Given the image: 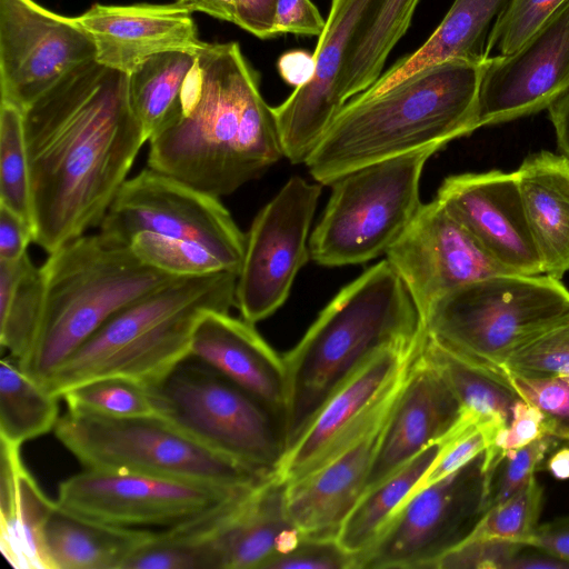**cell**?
I'll return each mask as SVG.
<instances>
[{
	"label": "cell",
	"mask_w": 569,
	"mask_h": 569,
	"mask_svg": "<svg viewBox=\"0 0 569 569\" xmlns=\"http://www.w3.org/2000/svg\"><path fill=\"white\" fill-rule=\"evenodd\" d=\"M283 157L274 110L239 44L206 42L174 117L149 140L148 167L220 198Z\"/></svg>",
	"instance_id": "2"
},
{
	"label": "cell",
	"mask_w": 569,
	"mask_h": 569,
	"mask_svg": "<svg viewBox=\"0 0 569 569\" xmlns=\"http://www.w3.org/2000/svg\"><path fill=\"white\" fill-rule=\"evenodd\" d=\"M383 0H332L325 29L313 52L312 78L297 87L278 107L284 158L305 163L345 107L338 96L350 44Z\"/></svg>",
	"instance_id": "19"
},
{
	"label": "cell",
	"mask_w": 569,
	"mask_h": 569,
	"mask_svg": "<svg viewBox=\"0 0 569 569\" xmlns=\"http://www.w3.org/2000/svg\"><path fill=\"white\" fill-rule=\"evenodd\" d=\"M461 411L451 388L421 349L382 429L366 491L425 448L440 441L456 425Z\"/></svg>",
	"instance_id": "22"
},
{
	"label": "cell",
	"mask_w": 569,
	"mask_h": 569,
	"mask_svg": "<svg viewBox=\"0 0 569 569\" xmlns=\"http://www.w3.org/2000/svg\"><path fill=\"white\" fill-rule=\"evenodd\" d=\"M44 278L28 252L0 261V346L20 362L30 351L41 320Z\"/></svg>",
	"instance_id": "32"
},
{
	"label": "cell",
	"mask_w": 569,
	"mask_h": 569,
	"mask_svg": "<svg viewBox=\"0 0 569 569\" xmlns=\"http://www.w3.org/2000/svg\"><path fill=\"white\" fill-rule=\"evenodd\" d=\"M562 569L569 568V562L556 558L537 548L525 546L509 562L507 569Z\"/></svg>",
	"instance_id": "52"
},
{
	"label": "cell",
	"mask_w": 569,
	"mask_h": 569,
	"mask_svg": "<svg viewBox=\"0 0 569 569\" xmlns=\"http://www.w3.org/2000/svg\"><path fill=\"white\" fill-rule=\"evenodd\" d=\"M567 0H508L488 37L486 54L521 47Z\"/></svg>",
	"instance_id": "40"
},
{
	"label": "cell",
	"mask_w": 569,
	"mask_h": 569,
	"mask_svg": "<svg viewBox=\"0 0 569 569\" xmlns=\"http://www.w3.org/2000/svg\"><path fill=\"white\" fill-rule=\"evenodd\" d=\"M569 320V289L546 273H499L457 288L425 316L429 339L502 379L521 347Z\"/></svg>",
	"instance_id": "7"
},
{
	"label": "cell",
	"mask_w": 569,
	"mask_h": 569,
	"mask_svg": "<svg viewBox=\"0 0 569 569\" xmlns=\"http://www.w3.org/2000/svg\"><path fill=\"white\" fill-rule=\"evenodd\" d=\"M0 206L23 218L33 229L23 111L3 100L0 109Z\"/></svg>",
	"instance_id": "36"
},
{
	"label": "cell",
	"mask_w": 569,
	"mask_h": 569,
	"mask_svg": "<svg viewBox=\"0 0 569 569\" xmlns=\"http://www.w3.org/2000/svg\"><path fill=\"white\" fill-rule=\"evenodd\" d=\"M507 1L455 0L440 24L417 51L397 61L353 98H373L416 72L448 60L485 61L489 33Z\"/></svg>",
	"instance_id": "28"
},
{
	"label": "cell",
	"mask_w": 569,
	"mask_h": 569,
	"mask_svg": "<svg viewBox=\"0 0 569 569\" xmlns=\"http://www.w3.org/2000/svg\"><path fill=\"white\" fill-rule=\"evenodd\" d=\"M569 89V0L521 47L491 56L482 67L477 127L548 109Z\"/></svg>",
	"instance_id": "18"
},
{
	"label": "cell",
	"mask_w": 569,
	"mask_h": 569,
	"mask_svg": "<svg viewBox=\"0 0 569 569\" xmlns=\"http://www.w3.org/2000/svg\"><path fill=\"white\" fill-rule=\"evenodd\" d=\"M251 488L227 489L174 478L84 469L59 483L56 501L106 525L166 530L199 518Z\"/></svg>",
	"instance_id": "13"
},
{
	"label": "cell",
	"mask_w": 569,
	"mask_h": 569,
	"mask_svg": "<svg viewBox=\"0 0 569 569\" xmlns=\"http://www.w3.org/2000/svg\"><path fill=\"white\" fill-rule=\"evenodd\" d=\"M198 52L158 53L128 73L129 100L148 141L174 117Z\"/></svg>",
	"instance_id": "33"
},
{
	"label": "cell",
	"mask_w": 569,
	"mask_h": 569,
	"mask_svg": "<svg viewBox=\"0 0 569 569\" xmlns=\"http://www.w3.org/2000/svg\"><path fill=\"white\" fill-rule=\"evenodd\" d=\"M436 199L508 271L543 273L516 171L450 176L442 181Z\"/></svg>",
	"instance_id": "20"
},
{
	"label": "cell",
	"mask_w": 569,
	"mask_h": 569,
	"mask_svg": "<svg viewBox=\"0 0 569 569\" xmlns=\"http://www.w3.org/2000/svg\"><path fill=\"white\" fill-rule=\"evenodd\" d=\"M53 432L84 469L174 478L227 489L254 487L274 475L207 448L158 415L107 417L67 411Z\"/></svg>",
	"instance_id": "8"
},
{
	"label": "cell",
	"mask_w": 569,
	"mask_h": 569,
	"mask_svg": "<svg viewBox=\"0 0 569 569\" xmlns=\"http://www.w3.org/2000/svg\"><path fill=\"white\" fill-rule=\"evenodd\" d=\"M386 259L403 281L423 319L443 295L510 272L436 198L421 203L387 250Z\"/></svg>",
	"instance_id": "17"
},
{
	"label": "cell",
	"mask_w": 569,
	"mask_h": 569,
	"mask_svg": "<svg viewBox=\"0 0 569 569\" xmlns=\"http://www.w3.org/2000/svg\"><path fill=\"white\" fill-rule=\"evenodd\" d=\"M485 61L448 60L379 96L349 100L305 161L312 179L331 186L361 167L469 136L478 129Z\"/></svg>",
	"instance_id": "4"
},
{
	"label": "cell",
	"mask_w": 569,
	"mask_h": 569,
	"mask_svg": "<svg viewBox=\"0 0 569 569\" xmlns=\"http://www.w3.org/2000/svg\"><path fill=\"white\" fill-rule=\"evenodd\" d=\"M278 0H176L189 11L207 13L250 32L260 39L276 37L274 17Z\"/></svg>",
	"instance_id": "43"
},
{
	"label": "cell",
	"mask_w": 569,
	"mask_h": 569,
	"mask_svg": "<svg viewBox=\"0 0 569 569\" xmlns=\"http://www.w3.org/2000/svg\"><path fill=\"white\" fill-rule=\"evenodd\" d=\"M483 452L449 476L410 495L357 569H433L460 543L487 509Z\"/></svg>",
	"instance_id": "12"
},
{
	"label": "cell",
	"mask_w": 569,
	"mask_h": 569,
	"mask_svg": "<svg viewBox=\"0 0 569 569\" xmlns=\"http://www.w3.org/2000/svg\"><path fill=\"white\" fill-rule=\"evenodd\" d=\"M503 372L527 377L569 378V320L531 340L505 363Z\"/></svg>",
	"instance_id": "42"
},
{
	"label": "cell",
	"mask_w": 569,
	"mask_h": 569,
	"mask_svg": "<svg viewBox=\"0 0 569 569\" xmlns=\"http://www.w3.org/2000/svg\"><path fill=\"white\" fill-rule=\"evenodd\" d=\"M60 398L27 375L11 356L0 361V440L22 446L54 429Z\"/></svg>",
	"instance_id": "34"
},
{
	"label": "cell",
	"mask_w": 569,
	"mask_h": 569,
	"mask_svg": "<svg viewBox=\"0 0 569 569\" xmlns=\"http://www.w3.org/2000/svg\"><path fill=\"white\" fill-rule=\"evenodd\" d=\"M426 148L356 169L330 187L327 207L310 233V259L323 267L359 264L386 254L421 206Z\"/></svg>",
	"instance_id": "10"
},
{
	"label": "cell",
	"mask_w": 569,
	"mask_h": 569,
	"mask_svg": "<svg viewBox=\"0 0 569 569\" xmlns=\"http://www.w3.org/2000/svg\"><path fill=\"white\" fill-rule=\"evenodd\" d=\"M238 274L220 271L178 278L104 322L51 376L46 388L61 398L71 388L103 377L149 385L190 353L193 330L209 311L234 307Z\"/></svg>",
	"instance_id": "6"
},
{
	"label": "cell",
	"mask_w": 569,
	"mask_h": 569,
	"mask_svg": "<svg viewBox=\"0 0 569 569\" xmlns=\"http://www.w3.org/2000/svg\"><path fill=\"white\" fill-rule=\"evenodd\" d=\"M153 531L106 525L56 501L44 525L43 546L50 569H121Z\"/></svg>",
	"instance_id": "29"
},
{
	"label": "cell",
	"mask_w": 569,
	"mask_h": 569,
	"mask_svg": "<svg viewBox=\"0 0 569 569\" xmlns=\"http://www.w3.org/2000/svg\"><path fill=\"white\" fill-rule=\"evenodd\" d=\"M543 489L532 477L516 495L489 507L465 539H501L527 546L539 525Z\"/></svg>",
	"instance_id": "39"
},
{
	"label": "cell",
	"mask_w": 569,
	"mask_h": 569,
	"mask_svg": "<svg viewBox=\"0 0 569 569\" xmlns=\"http://www.w3.org/2000/svg\"><path fill=\"white\" fill-rule=\"evenodd\" d=\"M278 70L286 82L296 88L300 87L308 82L313 76V54H309L302 50L286 52L278 61Z\"/></svg>",
	"instance_id": "50"
},
{
	"label": "cell",
	"mask_w": 569,
	"mask_h": 569,
	"mask_svg": "<svg viewBox=\"0 0 569 569\" xmlns=\"http://www.w3.org/2000/svg\"><path fill=\"white\" fill-rule=\"evenodd\" d=\"M502 379L520 399L543 416L546 433L569 445V382L558 377H527L503 372Z\"/></svg>",
	"instance_id": "41"
},
{
	"label": "cell",
	"mask_w": 569,
	"mask_h": 569,
	"mask_svg": "<svg viewBox=\"0 0 569 569\" xmlns=\"http://www.w3.org/2000/svg\"><path fill=\"white\" fill-rule=\"evenodd\" d=\"M547 469L558 480L569 479V447L553 452L547 461Z\"/></svg>",
	"instance_id": "53"
},
{
	"label": "cell",
	"mask_w": 569,
	"mask_h": 569,
	"mask_svg": "<svg viewBox=\"0 0 569 569\" xmlns=\"http://www.w3.org/2000/svg\"><path fill=\"white\" fill-rule=\"evenodd\" d=\"M300 536L287 512L286 483L274 472L249 492L223 526L222 569H264Z\"/></svg>",
	"instance_id": "26"
},
{
	"label": "cell",
	"mask_w": 569,
	"mask_h": 569,
	"mask_svg": "<svg viewBox=\"0 0 569 569\" xmlns=\"http://www.w3.org/2000/svg\"><path fill=\"white\" fill-rule=\"evenodd\" d=\"M33 242V229L23 218L0 206V261L19 259Z\"/></svg>",
	"instance_id": "48"
},
{
	"label": "cell",
	"mask_w": 569,
	"mask_h": 569,
	"mask_svg": "<svg viewBox=\"0 0 569 569\" xmlns=\"http://www.w3.org/2000/svg\"><path fill=\"white\" fill-rule=\"evenodd\" d=\"M44 302L28 355L18 362L47 386L54 371L104 322L178 278L142 263L129 243L102 232L80 236L41 266Z\"/></svg>",
	"instance_id": "5"
},
{
	"label": "cell",
	"mask_w": 569,
	"mask_h": 569,
	"mask_svg": "<svg viewBox=\"0 0 569 569\" xmlns=\"http://www.w3.org/2000/svg\"><path fill=\"white\" fill-rule=\"evenodd\" d=\"M99 231L129 243L150 231L198 243L239 273L246 234L218 197L149 167L119 189Z\"/></svg>",
	"instance_id": "11"
},
{
	"label": "cell",
	"mask_w": 569,
	"mask_h": 569,
	"mask_svg": "<svg viewBox=\"0 0 569 569\" xmlns=\"http://www.w3.org/2000/svg\"><path fill=\"white\" fill-rule=\"evenodd\" d=\"M425 342L386 349L370 359L323 405L287 451L276 476L284 483L296 481L382 422Z\"/></svg>",
	"instance_id": "15"
},
{
	"label": "cell",
	"mask_w": 569,
	"mask_h": 569,
	"mask_svg": "<svg viewBox=\"0 0 569 569\" xmlns=\"http://www.w3.org/2000/svg\"><path fill=\"white\" fill-rule=\"evenodd\" d=\"M321 188L293 176L254 217L234 295V307L246 321L254 325L270 317L288 299L310 259V228Z\"/></svg>",
	"instance_id": "14"
},
{
	"label": "cell",
	"mask_w": 569,
	"mask_h": 569,
	"mask_svg": "<svg viewBox=\"0 0 569 569\" xmlns=\"http://www.w3.org/2000/svg\"><path fill=\"white\" fill-rule=\"evenodd\" d=\"M426 338L425 319L387 259L345 286L282 357L286 453L329 398L370 359Z\"/></svg>",
	"instance_id": "3"
},
{
	"label": "cell",
	"mask_w": 569,
	"mask_h": 569,
	"mask_svg": "<svg viewBox=\"0 0 569 569\" xmlns=\"http://www.w3.org/2000/svg\"><path fill=\"white\" fill-rule=\"evenodd\" d=\"M439 450L440 441L431 443L361 496L337 535L346 550L358 558L372 546L428 471Z\"/></svg>",
	"instance_id": "30"
},
{
	"label": "cell",
	"mask_w": 569,
	"mask_h": 569,
	"mask_svg": "<svg viewBox=\"0 0 569 569\" xmlns=\"http://www.w3.org/2000/svg\"><path fill=\"white\" fill-rule=\"evenodd\" d=\"M527 546L569 562V516L538 525Z\"/></svg>",
	"instance_id": "49"
},
{
	"label": "cell",
	"mask_w": 569,
	"mask_h": 569,
	"mask_svg": "<svg viewBox=\"0 0 569 569\" xmlns=\"http://www.w3.org/2000/svg\"><path fill=\"white\" fill-rule=\"evenodd\" d=\"M419 0H383L350 44L338 96L345 106L382 74L391 50L407 32Z\"/></svg>",
	"instance_id": "31"
},
{
	"label": "cell",
	"mask_w": 569,
	"mask_h": 569,
	"mask_svg": "<svg viewBox=\"0 0 569 569\" xmlns=\"http://www.w3.org/2000/svg\"><path fill=\"white\" fill-rule=\"evenodd\" d=\"M326 21L310 0H278L274 31L303 36H320Z\"/></svg>",
	"instance_id": "47"
},
{
	"label": "cell",
	"mask_w": 569,
	"mask_h": 569,
	"mask_svg": "<svg viewBox=\"0 0 569 569\" xmlns=\"http://www.w3.org/2000/svg\"><path fill=\"white\" fill-rule=\"evenodd\" d=\"M388 417L312 472L286 483L287 512L302 535L337 537L366 491Z\"/></svg>",
	"instance_id": "24"
},
{
	"label": "cell",
	"mask_w": 569,
	"mask_h": 569,
	"mask_svg": "<svg viewBox=\"0 0 569 569\" xmlns=\"http://www.w3.org/2000/svg\"><path fill=\"white\" fill-rule=\"evenodd\" d=\"M264 569H357V557L337 537L301 533L295 547L272 558Z\"/></svg>",
	"instance_id": "44"
},
{
	"label": "cell",
	"mask_w": 569,
	"mask_h": 569,
	"mask_svg": "<svg viewBox=\"0 0 569 569\" xmlns=\"http://www.w3.org/2000/svg\"><path fill=\"white\" fill-rule=\"evenodd\" d=\"M422 355L439 370L457 397L462 411L485 422L508 426L520 399L503 380L468 363L428 338Z\"/></svg>",
	"instance_id": "35"
},
{
	"label": "cell",
	"mask_w": 569,
	"mask_h": 569,
	"mask_svg": "<svg viewBox=\"0 0 569 569\" xmlns=\"http://www.w3.org/2000/svg\"><path fill=\"white\" fill-rule=\"evenodd\" d=\"M156 413L207 448L274 473L286 455L282 421L260 400L188 356L147 385Z\"/></svg>",
	"instance_id": "9"
},
{
	"label": "cell",
	"mask_w": 569,
	"mask_h": 569,
	"mask_svg": "<svg viewBox=\"0 0 569 569\" xmlns=\"http://www.w3.org/2000/svg\"><path fill=\"white\" fill-rule=\"evenodd\" d=\"M555 440L546 435L506 453L498 467L497 480L491 486L487 509L507 500L529 483Z\"/></svg>",
	"instance_id": "45"
},
{
	"label": "cell",
	"mask_w": 569,
	"mask_h": 569,
	"mask_svg": "<svg viewBox=\"0 0 569 569\" xmlns=\"http://www.w3.org/2000/svg\"><path fill=\"white\" fill-rule=\"evenodd\" d=\"M521 200L543 273L569 271V160L539 151L516 170Z\"/></svg>",
	"instance_id": "25"
},
{
	"label": "cell",
	"mask_w": 569,
	"mask_h": 569,
	"mask_svg": "<svg viewBox=\"0 0 569 569\" xmlns=\"http://www.w3.org/2000/svg\"><path fill=\"white\" fill-rule=\"evenodd\" d=\"M548 111L559 152L569 160V89L548 108Z\"/></svg>",
	"instance_id": "51"
},
{
	"label": "cell",
	"mask_w": 569,
	"mask_h": 569,
	"mask_svg": "<svg viewBox=\"0 0 569 569\" xmlns=\"http://www.w3.org/2000/svg\"><path fill=\"white\" fill-rule=\"evenodd\" d=\"M33 242L48 254L99 227L147 142L128 73L96 60L23 110Z\"/></svg>",
	"instance_id": "1"
},
{
	"label": "cell",
	"mask_w": 569,
	"mask_h": 569,
	"mask_svg": "<svg viewBox=\"0 0 569 569\" xmlns=\"http://www.w3.org/2000/svg\"><path fill=\"white\" fill-rule=\"evenodd\" d=\"M92 60L94 43L72 18L33 0H0L1 100L23 111L67 73Z\"/></svg>",
	"instance_id": "16"
},
{
	"label": "cell",
	"mask_w": 569,
	"mask_h": 569,
	"mask_svg": "<svg viewBox=\"0 0 569 569\" xmlns=\"http://www.w3.org/2000/svg\"><path fill=\"white\" fill-rule=\"evenodd\" d=\"M189 356L206 363L266 405L283 423V359L244 319L209 311L198 321Z\"/></svg>",
	"instance_id": "23"
},
{
	"label": "cell",
	"mask_w": 569,
	"mask_h": 569,
	"mask_svg": "<svg viewBox=\"0 0 569 569\" xmlns=\"http://www.w3.org/2000/svg\"><path fill=\"white\" fill-rule=\"evenodd\" d=\"M191 13L176 1L169 4L96 3L72 19L92 39L96 61L130 73L158 53L200 51L206 42L198 37Z\"/></svg>",
	"instance_id": "21"
},
{
	"label": "cell",
	"mask_w": 569,
	"mask_h": 569,
	"mask_svg": "<svg viewBox=\"0 0 569 569\" xmlns=\"http://www.w3.org/2000/svg\"><path fill=\"white\" fill-rule=\"evenodd\" d=\"M130 247L142 263L174 277L230 271L207 248L183 239L141 231L131 239Z\"/></svg>",
	"instance_id": "38"
},
{
	"label": "cell",
	"mask_w": 569,
	"mask_h": 569,
	"mask_svg": "<svg viewBox=\"0 0 569 569\" xmlns=\"http://www.w3.org/2000/svg\"><path fill=\"white\" fill-rule=\"evenodd\" d=\"M523 547L501 539H465L439 558L433 569H507Z\"/></svg>",
	"instance_id": "46"
},
{
	"label": "cell",
	"mask_w": 569,
	"mask_h": 569,
	"mask_svg": "<svg viewBox=\"0 0 569 569\" xmlns=\"http://www.w3.org/2000/svg\"><path fill=\"white\" fill-rule=\"evenodd\" d=\"M69 412L107 417L157 415L147 385L127 377L80 383L61 397Z\"/></svg>",
	"instance_id": "37"
},
{
	"label": "cell",
	"mask_w": 569,
	"mask_h": 569,
	"mask_svg": "<svg viewBox=\"0 0 569 569\" xmlns=\"http://www.w3.org/2000/svg\"><path fill=\"white\" fill-rule=\"evenodd\" d=\"M21 446L0 440V550L18 569H50L43 529L56 501L26 468Z\"/></svg>",
	"instance_id": "27"
}]
</instances>
